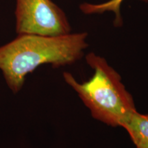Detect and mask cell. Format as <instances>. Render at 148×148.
Wrapping results in <instances>:
<instances>
[{
    "mask_svg": "<svg viewBox=\"0 0 148 148\" xmlns=\"http://www.w3.org/2000/svg\"><path fill=\"white\" fill-rule=\"evenodd\" d=\"M86 32L55 36L19 34L0 47V70L8 88L16 94L25 77L42 64L53 67L69 65L79 60L88 47Z\"/></svg>",
    "mask_w": 148,
    "mask_h": 148,
    "instance_id": "cell-1",
    "label": "cell"
},
{
    "mask_svg": "<svg viewBox=\"0 0 148 148\" xmlns=\"http://www.w3.org/2000/svg\"><path fill=\"white\" fill-rule=\"evenodd\" d=\"M86 61L93 70L90 79L79 82L69 72H64V81L76 92L94 119L109 126H120L127 114L136 110L132 95L121 75L104 58L90 52Z\"/></svg>",
    "mask_w": 148,
    "mask_h": 148,
    "instance_id": "cell-2",
    "label": "cell"
},
{
    "mask_svg": "<svg viewBox=\"0 0 148 148\" xmlns=\"http://www.w3.org/2000/svg\"><path fill=\"white\" fill-rule=\"evenodd\" d=\"M14 14L18 35L55 36L71 33L66 14L51 0H16Z\"/></svg>",
    "mask_w": 148,
    "mask_h": 148,
    "instance_id": "cell-3",
    "label": "cell"
},
{
    "mask_svg": "<svg viewBox=\"0 0 148 148\" xmlns=\"http://www.w3.org/2000/svg\"><path fill=\"white\" fill-rule=\"evenodd\" d=\"M120 127L128 132L136 148H148V114L133 111L123 119Z\"/></svg>",
    "mask_w": 148,
    "mask_h": 148,
    "instance_id": "cell-4",
    "label": "cell"
},
{
    "mask_svg": "<svg viewBox=\"0 0 148 148\" xmlns=\"http://www.w3.org/2000/svg\"><path fill=\"white\" fill-rule=\"evenodd\" d=\"M148 2V0H140ZM123 0H109L106 2L99 4H92L89 3H84L79 5V9L83 13L86 14H101L105 12H113L115 15L114 20V25L116 27H119L123 25L120 8Z\"/></svg>",
    "mask_w": 148,
    "mask_h": 148,
    "instance_id": "cell-5",
    "label": "cell"
}]
</instances>
